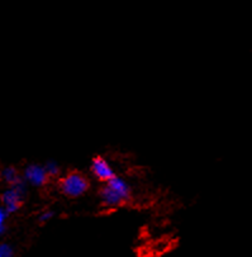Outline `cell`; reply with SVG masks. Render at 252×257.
Instances as JSON below:
<instances>
[{
	"label": "cell",
	"instance_id": "cell-9",
	"mask_svg": "<svg viewBox=\"0 0 252 257\" xmlns=\"http://www.w3.org/2000/svg\"><path fill=\"white\" fill-rule=\"evenodd\" d=\"M7 210L3 207H0V236L6 232V220H7Z\"/></svg>",
	"mask_w": 252,
	"mask_h": 257
},
{
	"label": "cell",
	"instance_id": "cell-1",
	"mask_svg": "<svg viewBox=\"0 0 252 257\" xmlns=\"http://www.w3.org/2000/svg\"><path fill=\"white\" fill-rule=\"evenodd\" d=\"M60 189L65 195L76 198V196L86 193V190L89 189V181L81 174L71 173L62 179L60 183Z\"/></svg>",
	"mask_w": 252,
	"mask_h": 257
},
{
	"label": "cell",
	"instance_id": "cell-7",
	"mask_svg": "<svg viewBox=\"0 0 252 257\" xmlns=\"http://www.w3.org/2000/svg\"><path fill=\"white\" fill-rule=\"evenodd\" d=\"M2 178H3L7 183L13 185L14 183H17V181L21 179V176L18 175V173H17V170L14 169V167H6V169L2 171Z\"/></svg>",
	"mask_w": 252,
	"mask_h": 257
},
{
	"label": "cell",
	"instance_id": "cell-10",
	"mask_svg": "<svg viewBox=\"0 0 252 257\" xmlns=\"http://www.w3.org/2000/svg\"><path fill=\"white\" fill-rule=\"evenodd\" d=\"M13 248L7 243H0V257H12Z\"/></svg>",
	"mask_w": 252,
	"mask_h": 257
},
{
	"label": "cell",
	"instance_id": "cell-11",
	"mask_svg": "<svg viewBox=\"0 0 252 257\" xmlns=\"http://www.w3.org/2000/svg\"><path fill=\"white\" fill-rule=\"evenodd\" d=\"M53 215H55V213H53L52 210H46V212H43L42 214L40 215V222H47V220H50Z\"/></svg>",
	"mask_w": 252,
	"mask_h": 257
},
{
	"label": "cell",
	"instance_id": "cell-4",
	"mask_svg": "<svg viewBox=\"0 0 252 257\" xmlns=\"http://www.w3.org/2000/svg\"><path fill=\"white\" fill-rule=\"evenodd\" d=\"M23 196L18 190L14 188L8 189L2 195V203H3V208L7 210V213H14L19 209L21 203L23 200Z\"/></svg>",
	"mask_w": 252,
	"mask_h": 257
},
{
	"label": "cell",
	"instance_id": "cell-6",
	"mask_svg": "<svg viewBox=\"0 0 252 257\" xmlns=\"http://www.w3.org/2000/svg\"><path fill=\"white\" fill-rule=\"evenodd\" d=\"M106 184H108L110 188L114 189L118 194H120L124 200H128V199H130L131 189H130V186H128V184L125 183L123 179L118 178V176H113V178H111Z\"/></svg>",
	"mask_w": 252,
	"mask_h": 257
},
{
	"label": "cell",
	"instance_id": "cell-5",
	"mask_svg": "<svg viewBox=\"0 0 252 257\" xmlns=\"http://www.w3.org/2000/svg\"><path fill=\"white\" fill-rule=\"evenodd\" d=\"M100 196L104 204L108 205V207H117V205L125 202L124 199H123V196L120 195V194H118L114 189L110 188L108 184L101 189Z\"/></svg>",
	"mask_w": 252,
	"mask_h": 257
},
{
	"label": "cell",
	"instance_id": "cell-8",
	"mask_svg": "<svg viewBox=\"0 0 252 257\" xmlns=\"http://www.w3.org/2000/svg\"><path fill=\"white\" fill-rule=\"evenodd\" d=\"M43 167H45L46 173H47L48 176H55V175H57V174H59V171H60L59 165L56 164V162H53V161L47 162V164H46Z\"/></svg>",
	"mask_w": 252,
	"mask_h": 257
},
{
	"label": "cell",
	"instance_id": "cell-3",
	"mask_svg": "<svg viewBox=\"0 0 252 257\" xmlns=\"http://www.w3.org/2000/svg\"><path fill=\"white\" fill-rule=\"evenodd\" d=\"M91 171H93V174L99 180L105 181V183H108L113 176H115L111 166L103 157H95L93 160V162H91Z\"/></svg>",
	"mask_w": 252,
	"mask_h": 257
},
{
	"label": "cell",
	"instance_id": "cell-2",
	"mask_svg": "<svg viewBox=\"0 0 252 257\" xmlns=\"http://www.w3.org/2000/svg\"><path fill=\"white\" fill-rule=\"evenodd\" d=\"M47 179L48 175L46 173L45 167L41 166V165H30L24 170V181H28V183L35 186L45 185Z\"/></svg>",
	"mask_w": 252,
	"mask_h": 257
}]
</instances>
